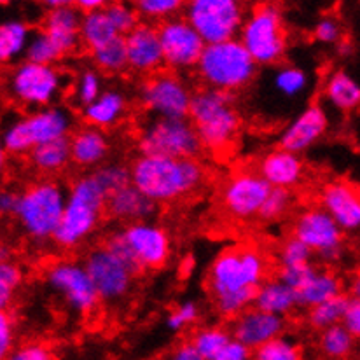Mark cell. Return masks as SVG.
<instances>
[{"label": "cell", "mask_w": 360, "mask_h": 360, "mask_svg": "<svg viewBox=\"0 0 360 360\" xmlns=\"http://www.w3.org/2000/svg\"><path fill=\"white\" fill-rule=\"evenodd\" d=\"M268 276V259L252 245L222 250L208 269V292L221 316L236 319L254 302L255 290Z\"/></svg>", "instance_id": "6da1fadb"}, {"label": "cell", "mask_w": 360, "mask_h": 360, "mask_svg": "<svg viewBox=\"0 0 360 360\" xmlns=\"http://www.w3.org/2000/svg\"><path fill=\"white\" fill-rule=\"evenodd\" d=\"M205 180L198 160L139 156L129 167V182L153 203H172L193 194Z\"/></svg>", "instance_id": "7a4b0ae2"}, {"label": "cell", "mask_w": 360, "mask_h": 360, "mask_svg": "<svg viewBox=\"0 0 360 360\" xmlns=\"http://www.w3.org/2000/svg\"><path fill=\"white\" fill-rule=\"evenodd\" d=\"M187 120L193 124L201 147L212 153L231 147L241 126L235 96L210 88L193 93Z\"/></svg>", "instance_id": "3957f363"}, {"label": "cell", "mask_w": 360, "mask_h": 360, "mask_svg": "<svg viewBox=\"0 0 360 360\" xmlns=\"http://www.w3.org/2000/svg\"><path fill=\"white\" fill-rule=\"evenodd\" d=\"M105 203L107 194L91 175L75 180L67 193L63 215L53 241L65 250L84 243L98 228Z\"/></svg>", "instance_id": "277c9868"}, {"label": "cell", "mask_w": 360, "mask_h": 360, "mask_svg": "<svg viewBox=\"0 0 360 360\" xmlns=\"http://www.w3.org/2000/svg\"><path fill=\"white\" fill-rule=\"evenodd\" d=\"M194 68L205 88L229 95L247 88L257 75V65L238 39L205 46Z\"/></svg>", "instance_id": "5b68a950"}, {"label": "cell", "mask_w": 360, "mask_h": 360, "mask_svg": "<svg viewBox=\"0 0 360 360\" xmlns=\"http://www.w3.org/2000/svg\"><path fill=\"white\" fill-rule=\"evenodd\" d=\"M238 41L255 65H276L283 60L289 46L285 20L273 4L255 6L241 23Z\"/></svg>", "instance_id": "8992f818"}, {"label": "cell", "mask_w": 360, "mask_h": 360, "mask_svg": "<svg viewBox=\"0 0 360 360\" xmlns=\"http://www.w3.org/2000/svg\"><path fill=\"white\" fill-rule=\"evenodd\" d=\"M67 193L55 180H41L20 194L14 217L25 235L37 243L53 240L63 215Z\"/></svg>", "instance_id": "52a82bcc"}, {"label": "cell", "mask_w": 360, "mask_h": 360, "mask_svg": "<svg viewBox=\"0 0 360 360\" xmlns=\"http://www.w3.org/2000/svg\"><path fill=\"white\" fill-rule=\"evenodd\" d=\"M65 82L67 79L56 65H37L25 60L7 77V91L20 105L39 110L55 105Z\"/></svg>", "instance_id": "ba28073f"}, {"label": "cell", "mask_w": 360, "mask_h": 360, "mask_svg": "<svg viewBox=\"0 0 360 360\" xmlns=\"http://www.w3.org/2000/svg\"><path fill=\"white\" fill-rule=\"evenodd\" d=\"M140 156L172 158V160H196L201 143L193 124L187 120H161L153 117L139 133Z\"/></svg>", "instance_id": "9c48e42d"}, {"label": "cell", "mask_w": 360, "mask_h": 360, "mask_svg": "<svg viewBox=\"0 0 360 360\" xmlns=\"http://www.w3.org/2000/svg\"><path fill=\"white\" fill-rule=\"evenodd\" d=\"M184 13L205 46L238 39L247 14L238 0H191L184 4Z\"/></svg>", "instance_id": "30bf717a"}, {"label": "cell", "mask_w": 360, "mask_h": 360, "mask_svg": "<svg viewBox=\"0 0 360 360\" xmlns=\"http://www.w3.org/2000/svg\"><path fill=\"white\" fill-rule=\"evenodd\" d=\"M139 98L153 117L186 120L193 91L175 72H156L140 84Z\"/></svg>", "instance_id": "8fae6325"}, {"label": "cell", "mask_w": 360, "mask_h": 360, "mask_svg": "<svg viewBox=\"0 0 360 360\" xmlns=\"http://www.w3.org/2000/svg\"><path fill=\"white\" fill-rule=\"evenodd\" d=\"M46 282L79 315H91L100 300L84 264L75 261H56L46 269Z\"/></svg>", "instance_id": "7c38bea8"}, {"label": "cell", "mask_w": 360, "mask_h": 360, "mask_svg": "<svg viewBox=\"0 0 360 360\" xmlns=\"http://www.w3.org/2000/svg\"><path fill=\"white\" fill-rule=\"evenodd\" d=\"M292 236L326 262H334L343 255L345 233L319 207L306 208L297 215Z\"/></svg>", "instance_id": "4fadbf2b"}, {"label": "cell", "mask_w": 360, "mask_h": 360, "mask_svg": "<svg viewBox=\"0 0 360 360\" xmlns=\"http://www.w3.org/2000/svg\"><path fill=\"white\" fill-rule=\"evenodd\" d=\"M158 35L163 53V65H167L170 72L191 70L196 67L205 49V42L187 23L186 18L175 16L160 23Z\"/></svg>", "instance_id": "5bb4252c"}, {"label": "cell", "mask_w": 360, "mask_h": 360, "mask_svg": "<svg viewBox=\"0 0 360 360\" xmlns=\"http://www.w3.org/2000/svg\"><path fill=\"white\" fill-rule=\"evenodd\" d=\"M84 268L95 285L100 301L117 302L124 300L133 289L135 275L107 248L100 247L89 252L84 261Z\"/></svg>", "instance_id": "9a60e30c"}, {"label": "cell", "mask_w": 360, "mask_h": 360, "mask_svg": "<svg viewBox=\"0 0 360 360\" xmlns=\"http://www.w3.org/2000/svg\"><path fill=\"white\" fill-rule=\"evenodd\" d=\"M269 191V184L257 172L243 170L226 180L221 200L229 215L240 221H248L259 215Z\"/></svg>", "instance_id": "2e32d148"}, {"label": "cell", "mask_w": 360, "mask_h": 360, "mask_svg": "<svg viewBox=\"0 0 360 360\" xmlns=\"http://www.w3.org/2000/svg\"><path fill=\"white\" fill-rule=\"evenodd\" d=\"M140 269H160L172 255V241L167 229L154 222H135L121 229Z\"/></svg>", "instance_id": "e0dca14e"}, {"label": "cell", "mask_w": 360, "mask_h": 360, "mask_svg": "<svg viewBox=\"0 0 360 360\" xmlns=\"http://www.w3.org/2000/svg\"><path fill=\"white\" fill-rule=\"evenodd\" d=\"M128 70L139 75H153L163 67L158 27L140 21L129 34L124 35Z\"/></svg>", "instance_id": "ac0fdd59"}, {"label": "cell", "mask_w": 360, "mask_h": 360, "mask_svg": "<svg viewBox=\"0 0 360 360\" xmlns=\"http://www.w3.org/2000/svg\"><path fill=\"white\" fill-rule=\"evenodd\" d=\"M320 205L343 233H354L360 228V196L352 182L333 180L326 184L320 191Z\"/></svg>", "instance_id": "d6986e66"}, {"label": "cell", "mask_w": 360, "mask_h": 360, "mask_svg": "<svg viewBox=\"0 0 360 360\" xmlns=\"http://www.w3.org/2000/svg\"><path fill=\"white\" fill-rule=\"evenodd\" d=\"M285 319L282 316L269 315L257 308H248L240 313L229 329L233 341H238L245 348L254 352L255 348L262 347L268 341L282 336L285 333Z\"/></svg>", "instance_id": "ffe728a7"}, {"label": "cell", "mask_w": 360, "mask_h": 360, "mask_svg": "<svg viewBox=\"0 0 360 360\" xmlns=\"http://www.w3.org/2000/svg\"><path fill=\"white\" fill-rule=\"evenodd\" d=\"M327 128H329L327 112L319 103H313L297 114L296 120L283 129L280 135V149L300 156L304 150L311 149L326 135Z\"/></svg>", "instance_id": "44dd1931"}, {"label": "cell", "mask_w": 360, "mask_h": 360, "mask_svg": "<svg viewBox=\"0 0 360 360\" xmlns=\"http://www.w3.org/2000/svg\"><path fill=\"white\" fill-rule=\"evenodd\" d=\"M81 16V11L74 6V2H65L56 9H49L46 14L42 32L51 39L61 58L74 55L81 48V37H79Z\"/></svg>", "instance_id": "7402d4cb"}, {"label": "cell", "mask_w": 360, "mask_h": 360, "mask_svg": "<svg viewBox=\"0 0 360 360\" xmlns=\"http://www.w3.org/2000/svg\"><path fill=\"white\" fill-rule=\"evenodd\" d=\"M257 174L269 184L271 189L290 191L300 186L304 177V163L297 154L276 149L262 158Z\"/></svg>", "instance_id": "603a6c76"}, {"label": "cell", "mask_w": 360, "mask_h": 360, "mask_svg": "<svg viewBox=\"0 0 360 360\" xmlns=\"http://www.w3.org/2000/svg\"><path fill=\"white\" fill-rule=\"evenodd\" d=\"M32 142L35 146L53 142V140L68 139L74 128V116L68 109L61 105H51L39 109L25 116Z\"/></svg>", "instance_id": "cb8c5ba5"}, {"label": "cell", "mask_w": 360, "mask_h": 360, "mask_svg": "<svg viewBox=\"0 0 360 360\" xmlns=\"http://www.w3.org/2000/svg\"><path fill=\"white\" fill-rule=\"evenodd\" d=\"M70 158L81 168H98L107 160L110 153L109 136L103 129L93 126H82L75 129L74 135L68 139Z\"/></svg>", "instance_id": "d4e9b609"}, {"label": "cell", "mask_w": 360, "mask_h": 360, "mask_svg": "<svg viewBox=\"0 0 360 360\" xmlns=\"http://www.w3.org/2000/svg\"><path fill=\"white\" fill-rule=\"evenodd\" d=\"M105 212L116 221L135 224V222H146L154 217L158 212V205L147 200L136 187L129 184L107 196Z\"/></svg>", "instance_id": "484cf974"}, {"label": "cell", "mask_w": 360, "mask_h": 360, "mask_svg": "<svg viewBox=\"0 0 360 360\" xmlns=\"http://www.w3.org/2000/svg\"><path fill=\"white\" fill-rule=\"evenodd\" d=\"M128 112V102L121 89H103L98 98L93 100L89 105L82 107V117L86 124L98 129H109L117 126L124 120Z\"/></svg>", "instance_id": "4316f807"}, {"label": "cell", "mask_w": 360, "mask_h": 360, "mask_svg": "<svg viewBox=\"0 0 360 360\" xmlns=\"http://www.w3.org/2000/svg\"><path fill=\"white\" fill-rule=\"evenodd\" d=\"M341 294H343V282L340 276L329 269L316 268L313 275L306 280L304 285L296 290V301L297 306L309 309Z\"/></svg>", "instance_id": "83f0119b"}, {"label": "cell", "mask_w": 360, "mask_h": 360, "mask_svg": "<svg viewBox=\"0 0 360 360\" xmlns=\"http://www.w3.org/2000/svg\"><path fill=\"white\" fill-rule=\"evenodd\" d=\"M252 304L261 311L285 319L289 313H292L297 308L296 292L283 282H280L278 278L264 280L255 290Z\"/></svg>", "instance_id": "f1b7e54d"}, {"label": "cell", "mask_w": 360, "mask_h": 360, "mask_svg": "<svg viewBox=\"0 0 360 360\" xmlns=\"http://www.w3.org/2000/svg\"><path fill=\"white\" fill-rule=\"evenodd\" d=\"M323 96L340 112H354L360 103V86L347 70H334L327 75Z\"/></svg>", "instance_id": "f546056e"}, {"label": "cell", "mask_w": 360, "mask_h": 360, "mask_svg": "<svg viewBox=\"0 0 360 360\" xmlns=\"http://www.w3.org/2000/svg\"><path fill=\"white\" fill-rule=\"evenodd\" d=\"M32 28L27 21L9 18L0 21V65H9L25 56Z\"/></svg>", "instance_id": "4dcf8cb0"}, {"label": "cell", "mask_w": 360, "mask_h": 360, "mask_svg": "<svg viewBox=\"0 0 360 360\" xmlns=\"http://www.w3.org/2000/svg\"><path fill=\"white\" fill-rule=\"evenodd\" d=\"M28 156H30L32 167L46 175L58 174L72 163L68 139L53 140V142L35 146Z\"/></svg>", "instance_id": "1f68e13d"}, {"label": "cell", "mask_w": 360, "mask_h": 360, "mask_svg": "<svg viewBox=\"0 0 360 360\" xmlns=\"http://www.w3.org/2000/svg\"><path fill=\"white\" fill-rule=\"evenodd\" d=\"M79 37H81V46H84L89 51H95L96 48L117 37V34L112 25H110L105 11L98 9L93 11V13L82 14Z\"/></svg>", "instance_id": "d6a6232c"}, {"label": "cell", "mask_w": 360, "mask_h": 360, "mask_svg": "<svg viewBox=\"0 0 360 360\" xmlns=\"http://www.w3.org/2000/svg\"><path fill=\"white\" fill-rule=\"evenodd\" d=\"M319 348L327 359L345 360L355 350V338L341 323L327 327L320 333Z\"/></svg>", "instance_id": "836d02e7"}, {"label": "cell", "mask_w": 360, "mask_h": 360, "mask_svg": "<svg viewBox=\"0 0 360 360\" xmlns=\"http://www.w3.org/2000/svg\"><path fill=\"white\" fill-rule=\"evenodd\" d=\"M0 142H2L4 150L7 156H25L30 154L34 149V142H32L30 131H28L27 121L25 116H16L0 129Z\"/></svg>", "instance_id": "e575fe53"}, {"label": "cell", "mask_w": 360, "mask_h": 360, "mask_svg": "<svg viewBox=\"0 0 360 360\" xmlns=\"http://www.w3.org/2000/svg\"><path fill=\"white\" fill-rule=\"evenodd\" d=\"M233 341L231 333L221 326H208L196 330L189 341L203 360H214Z\"/></svg>", "instance_id": "d590c367"}, {"label": "cell", "mask_w": 360, "mask_h": 360, "mask_svg": "<svg viewBox=\"0 0 360 360\" xmlns=\"http://www.w3.org/2000/svg\"><path fill=\"white\" fill-rule=\"evenodd\" d=\"M273 88L283 98H297L304 95L309 86V77L301 67L296 65H283L276 68V72L271 77Z\"/></svg>", "instance_id": "8d00e7d4"}, {"label": "cell", "mask_w": 360, "mask_h": 360, "mask_svg": "<svg viewBox=\"0 0 360 360\" xmlns=\"http://www.w3.org/2000/svg\"><path fill=\"white\" fill-rule=\"evenodd\" d=\"M91 58L96 67L105 74H122L128 70V60H126V46L124 37L117 35L107 44L100 46L95 51H91Z\"/></svg>", "instance_id": "74e56055"}, {"label": "cell", "mask_w": 360, "mask_h": 360, "mask_svg": "<svg viewBox=\"0 0 360 360\" xmlns=\"http://www.w3.org/2000/svg\"><path fill=\"white\" fill-rule=\"evenodd\" d=\"M348 300H350V296L341 294V296L313 306V308L308 309V323L313 329L319 330L338 326V323H341V319H343Z\"/></svg>", "instance_id": "f35d334b"}, {"label": "cell", "mask_w": 360, "mask_h": 360, "mask_svg": "<svg viewBox=\"0 0 360 360\" xmlns=\"http://www.w3.org/2000/svg\"><path fill=\"white\" fill-rule=\"evenodd\" d=\"M252 360H302V352L294 338L282 334L255 348L252 352Z\"/></svg>", "instance_id": "ab89813d"}, {"label": "cell", "mask_w": 360, "mask_h": 360, "mask_svg": "<svg viewBox=\"0 0 360 360\" xmlns=\"http://www.w3.org/2000/svg\"><path fill=\"white\" fill-rule=\"evenodd\" d=\"M139 18H143L146 23H153L154 21L172 20V18L179 16L180 11L184 9L182 0H139L133 4Z\"/></svg>", "instance_id": "60d3db41"}, {"label": "cell", "mask_w": 360, "mask_h": 360, "mask_svg": "<svg viewBox=\"0 0 360 360\" xmlns=\"http://www.w3.org/2000/svg\"><path fill=\"white\" fill-rule=\"evenodd\" d=\"M23 278V268L18 262L7 259L0 264V311H9Z\"/></svg>", "instance_id": "b9f144b4"}, {"label": "cell", "mask_w": 360, "mask_h": 360, "mask_svg": "<svg viewBox=\"0 0 360 360\" xmlns=\"http://www.w3.org/2000/svg\"><path fill=\"white\" fill-rule=\"evenodd\" d=\"M25 58L30 61V63L55 65L56 61L61 60V55L58 49H56V46L53 44L51 39L42 30H37L32 32L30 39H28L27 49H25Z\"/></svg>", "instance_id": "7bdbcfd3"}, {"label": "cell", "mask_w": 360, "mask_h": 360, "mask_svg": "<svg viewBox=\"0 0 360 360\" xmlns=\"http://www.w3.org/2000/svg\"><path fill=\"white\" fill-rule=\"evenodd\" d=\"M91 177L95 179V182L98 184L100 189L110 196L116 191L122 189V187L129 186V168L120 163H109L102 165V167L96 168L91 174Z\"/></svg>", "instance_id": "ee69618b"}, {"label": "cell", "mask_w": 360, "mask_h": 360, "mask_svg": "<svg viewBox=\"0 0 360 360\" xmlns=\"http://www.w3.org/2000/svg\"><path fill=\"white\" fill-rule=\"evenodd\" d=\"M103 91L102 75L95 68H84L75 79L74 86V98L79 107H86L98 98L100 93Z\"/></svg>", "instance_id": "f6af8a7d"}, {"label": "cell", "mask_w": 360, "mask_h": 360, "mask_svg": "<svg viewBox=\"0 0 360 360\" xmlns=\"http://www.w3.org/2000/svg\"><path fill=\"white\" fill-rule=\"evenodd\" d=\"M103 11H105L107 18H109L110 25L114 27L116 34L121 35V37H124L126 34H129V32L140 23V18L139 14H136L133 4L110 2L103 7Z\"/></svg>", "instance_id": "bcb514c9"}, {"label": "cell", "mask_w": 360, "mask_h": 360, "mask_svg": "<svg viewBox=\"0 0 360 360\" xmlns=\"http://www.w3.org/2000/svg\"><path fill=\"white\" fill-rule=\"evenodd\" d=\"M313 254L304 243H301L300 240H296L294 236L287 238L282 243L278 250V262L280 269L283 268H297V266L304 264H313L311 262Z\"/></svg>", "instance_id": "7dc6e473"}, {"label": "cell", "mask_w": 360, "mask_h": 360, "mask_svg": "<svg viewBox=\"0 0 360 360\" xmlns=\"http://www.w3.org/2000/svg\"><path fill=\"white\" fill-rule=\"evenodd\" d=\"M290 207H292V193L290 191L271 189L264 203H262L261 210H259V215L264 221H276L282 215H285Z\"/></svg>", "instance_id": "c3c4849f"}, {"label": "cell", "mask_w": 360, "mask_h": 360, "mask_svg": "<svg viewBox=\"0 0 360 360\" xmlns=\"http://www.w3.org/2000/svg\"><path fill=\"white\" fill-rule=\"evenodd\" d=\"M103 248H107V250H109L114 257L120 259L122 264H124L126 268H128L135 276H139L140 273H142V269H140L135 255H133V252L129 250L128 243H126L124 236H122L121 231H114L112 235L107 236Z\"/></svg>", "instance_id": "681fc988"}, {"label": "cell", "mask_w": 360, "mask_h": 360, "mask_svg": "<svg viewBox=\"0 0 360 360\" xmlns=\"http://www.w3.org/2000/svg\"><path fill=\"white\" fill-rule=\"evenodd\" d=\"M200 319V308L194 301H186L167 316V327L172 333H180Z\"/></svg>", "instance_id": "f907efd6"}, {"label": "cell", "mask_w": 360, "mask_h": 360, "mask_svg": "<svg viewBox=\"0 0 360 360\" xmlns=\"http://www.w3.org/2000/svg\"><path fill=\"white\" fill-rule=\"evenodd\" d=\"M313 35L322 44H338L343 37V28H341L338 18L323 16L316 21L315 28H313Z\"/></svg>", "instance_id": "816d5d0a"}, {"label": "cell", "mask_w": 360, "mask_h": 360, "mask_svg": "<svg viewBox=\"0 0 360 360\" xmlns=\"http://www.w3.org/2000/svg\"><path fill=\"white\" fill-rule=\"evenodd\" d=\"M6 360H56V357L46 343L30 341L14 348Z\"/></svg>", "instance_id": "f5cc1de1"}, {"label": "cell", "mask_w": 360, "mask_h": 360, "mask_svg": "<svg viewBox=\"0 0 360 360\" xmlns=\"http://www.w3.org/2000/svg\"><path fill=\"white\" fill-rule=\"evenodd\" d=\"M16 348V323L9 311H0V360H6Z\"/></svg>", "instance_id": "db71d44e"}, {"label": "cell", "mask_w": 360, "mask_h": 360, "mask_svg": "<svg viewBox=\"0 0 360 360\" xmlns=\"http://www.w3.org/2000/svg\"><path fill=\"white\" fill-rule=\"evenodd\" d=\"M315 269H316L315 264H304V266H297V268H283L280 269L278 280L296 292V290H300L301 287L304 285L306 280L313 275Z\"/></svg>", "instance_id": "11a10c76"}, {"label": "cell", "mask_w": 360, "mask_h": 360, "mask_svg": "<svg viewBox=\"0 0 360 360\" xmlns=\"http://www.w3.org/2000/svg\"><path fill=\"white\" fill-rule=\"evenodd\" d=\"M341 326L357 340L360 336V300L359 297H350L348 300L347 309L341 319Z\"/></svg>", "instance_id": "9f6ffc18"}, {"label": "cell", "mask_w": 360, "mask_h": 360, "mask_svg": "<svg viewBox=\"0 0 360 360\" xmlns=\"http://www.w3.org/2000/svg\"><path fill=\"white\" fill-rule=\"evenodd\" d=\"M214 360H252V352L238 341H231Z\"/></svg>", "instance_id": "6f0895ef"}, {"label": "cell", "mask_w": 360, "mask_h": 360, "mask_svg": "<svg viewBox=\"0 0 360 360\" xmlns=\"http://www.w3.org/2000/svg\"><path fill=\"white\" fill-rule=\"evenodd\" d=\"M18 201H20L18 193L9 189L0 191V217H9V215L16 214Z\"/></svg>", "instance_id": "680465c9"}, {"label": "cell", "mask_w": 360, "mask_h": 360, "mask_svg": "<svg viewBox=\"0 0 360 360\" xmlns=\"http://www.w3.org/2000/svg\"><path fill=\"white\" fill-rule=\"evenodd\" d=\"M167 360H203L191 343H182L168 354Z\"/></svg>", "instance_id": "91938a15"}, {"label": "cell", "mask_w": 360, "mask_h": 360, "mask_svg": "<svg viewBox=\"0 0 360 360\" xmlns=\"http://www.w3.org/2000/svg\"><path fill=\"white\" fill-rule=\"evenodd\" d=\"M74 6L81 11V14H86L103 9L107 6V2H103V0H77V2H74Z\"/></svg>", "instance_id": "94428289"}, {"label": "cell", "mask_w": 360, "mask_h": 360, "mask_svg": "<svg viewBox=\"0 0 360 360\" xmlns=\"http://www.w3.org/2000/svg\"><path fill=\"white\" fill-rule=\"evenodd\" d=\"M6 165H7V153H6V150H4L2 142H0V174H2V172H4Z\"/></svg>", "instance_id": "6125c7cd"}, {"label": "cell", "mask_w": 360, "mask_h": 360, "mask_svg": "<svg viewBox=\"0 0 360 360\" xmlns=\"http://www.w3.org/2000/svg\"><path fill=\"white\" fill-rule=\"evenodd\" d=\"M7 255H9V250H7L6 245L0 243V264H2L4 261H7Z\"/></svg>", "instance_id": "be15d7a7"}]
</instances>
